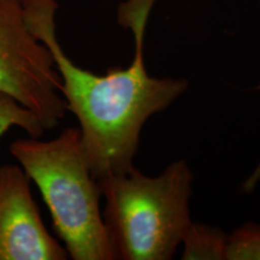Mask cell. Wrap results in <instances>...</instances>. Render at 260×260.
<instances>
[{
  "label": "cell",
  "mask_w": 260,
  "mask_h": 260,
  "mask_svg": "<svg viewBox=\"0 0 260 260\" xmlns=\"http://www.w3.org/2000/svg\"><path fill=\"white\" fill-rule=\"evenodd\" d=\"M157 0H126L118 8V23L133 32L134 58L126 69L96 75L77 67L61 48L56 21L30 25L32 34L52 53L61 80L68 111L80 123L87 164L96 181L132 169L142 126L164 111L188 88L184 79L151 76L145 68L144 39Z\"/></svg>",
  "instance_id": "1"
},
{
  "label": "cell",
  "mask_w": 260,
  "mask_h": 260,
  "mask_svg": "<svg viewBox=\"0 0 260 260\" xmlns=\"http://www.w3.org/2000/svg\"><path fill=\"white\" fill-rule=\"evenodd\" d=\"M18 139L10 152L37 184L54 229L74 260H115L117 254L100 211L99 183L83 153L79 128L48 141Z\"/></svg>",
  "instance_id": "2"
},
{
  "label": "cell",
  "mask_w": 260,
  "mask_h": 260,
  "mask_svg": "<svg viewBox=\"0 0 260 260\" xmlns=\"http://www.w3.org/2000/svg\"><path fill=\"white\" fill-rule=\"evenodd\" d=\"M194 176L186 160L149 177L133 167L98 181L103 217L117 259L169 260L190 225Z\"/></svg>",
  "instance_id": "3"
},
{
  "label": "cell",
  "mask_w": 260,
  "mask_h": 260,
  "mask_svg": "<svg viewBox=\"0 0 260 260\" xmlns=\"http://www.w3.org/2000/svg\"><path fill=\"white\" fill-rule=\"evenodd\" d=\"M50 50L32 34L21 0H0V92L14 96L45 129L68 111Z\"/></svg>",
  "instance_id": "4"
},
{
  "label": "cell",
  "mask_w": 260,
  "mask_h": 260,
  "mask_svg": "<svg viewBox=\"0 0 260 260\" xmlns=\"http://www.w3.org/2000/svg\"><path fill=\"white\" fill-rule=\"evenodd\" d=\"M21 167H0V260H65L67 249L51 236Z\"/></svg>",
  "instance_id": "5"
},
{
  "label": "cell",
  "mask_w": 260,
  "mask_h": 260,
  "mask_svg": "<svg viewBox=\"0 0 260 260\" xmlns=\"http://www.w3.org/2000/svg\"><path fill=\"white\" fill-rule=\"evenodd\" d=\"M226 234L217 226L191 220L184 233L182 259L184 260H222L226 255Z\"/></svg>",
  "instance_id": "6"
},
{
  "label": "cell",
  "mask_w": 260,
  "mask_h": 260,
  "mask_svg": "<svg viewBox=\"0 0 260 260\" xmlns=\"http://www.w3.org/2000/svg\"><path fill=\"white\" fill-rule=\"evenodd\" d=\"M12 126H18L32 138H41L46 129L40 119L14 96L0 92V138Z\"/></svg>",
  "instance_id": "7"
},
{
  "label": "cell",
  "mask_w": 260,
  "mask_h": 260,
  "mask_svg": "<svg viewBox=\"0 0 260 260\" xmlns=\"http://www.w3.org/2000/svg\"><path fill=\"white\" fill-rule=\"evenodd\" d=\"M226 260H260V224L246 223L226 236Z\"/></svg>",
  "instance_id": "8"
},
{
  "label": "cell",
  "mask_w": 260,
  "mask_h": 260,
  "mask_svg": "<svg viewBox=\"0 0 260 260\" xmlns=\"http://www.w3.org/2000/svg\"><path fill=\"white\" fill-rule=\"evenodd\" d=\"M28 23L56 19L58 0H21Z\"/></svg>",
  "instance_id": "9"
},
{
  "label": "cell",
  "mask_w": 260,
  "mask_h": 260,
  "mask_svg": "<svg viewBox=\"0 0 260 260\" xmlns=\"http://www.w3.org/2000/svg\"><path fill=\"white\" fill-rule=\"evenodd\" d=\"M258 89H260V86H259V87H258Z\"/></svg>",
  "instance_id": "10"
}]
</instances>
